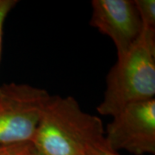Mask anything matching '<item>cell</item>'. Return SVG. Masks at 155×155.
Returning <instances> with one entry per match:
<instances>
[{
  "label": "cell",
  "mask_w": 155,
  "mask_h": 155,
  "mask_svg": "<svg viewBox=\"0 0 155 155\" xmlns=\"http://www.w3.org/2000/svg\"><path fill=\"white\" fill-rule=\"evenodd\" d=\"M87 155H120L117 152L110 148L105 142V139L104 141L93 145L87 152Z\"/></svg>",
  "instance_id": "9"
},
{
  "label": "cell",
  "mask_w": 155,
  "mask_h": 155,
  "mask_svg": "<svg viewBox=\"0 0 155 155\" xmlns=\"http://www.w3.org/2000/svg\"><path fill=\"white\" fill-rule=\"evenodd\" d=\"M91 6L90 25L113 41L117 58L123 56L144 28L134 0H93Z\"/></svg>",
  "instance_id": "5"
},
{
  "label": "cell",
  "mask_w": 155,
  "mask_h": 155,
  "mask_svg": "<svg viewBox=\"0 0 155 155\" xmlns=\"http://www.w3.org/2000/svg\"><path fill=\"white\" fill-rule=\"evenodd\" d=\"M32 151V146L28 144L0 146V155H28Z\"/></svg>",
  "instance_id": "8"
},
{
  "label": "cell",
  "mask_w": 155,
  "mask_h": 155,
  "mask_svg": "<svg viewBox=\"0 0 155 155\" xmlns=\"http://www.w3.org/2000/svg\"><path fill=\"white\" fill-rule=\"evenodd\" d=\"M104 139L112 150L135 155L155 153V99L134 103L112 117Z\"/></svg>",
  "instance_id": "4"
},
{
  "label": "cell",
  "mask_w": 155,
  "mask_h": 155,
  "mask_svg": "<svg viewBox=\"0 0 155 155\" xmlns=\"http://www.w3.org/2000/svg\"><path fill=\"white\" fill-rule=\"evenodd\" d=\"M51 96L27 84L0 86V146L31 144Z\"/></svg>",
  "instance_id": "3"
},
{
  "label": "cell",
  "mask_w": 155,
  "mask_h": 155,
  "mask_svg": "<svg viewBox=\"0 0 155 155\" xmlns=\"http://www.w3.org/2000/svg\"><path fill=\"white\" fill-rule=\"evenodd\" d=\"M104 134L99 117L84 111L74 97L51 96L31 146L35 155H87Z\"/></svg>",
  "instance_id": "1"
},
{
  "label": "cell",
  "mask_w": 155,
  "mask_h": 155,
  "mask_svg": "<svg viewBox=\"0 0 155 155\" xmlns=\"http://www.w3.org/2000/svg\"><path fill=\"white\" fill-rule=\"evenodd\" d=\"M17 0H0V57L2 49V37H3V28L4 23L8 14L17 5Z\"/></svg>",
  "instance_id": "7"
},
{
  "label": "cell",
  "mask_w": 155,
  "mask_h": 155,
  "mask_svg": "<svg viewBox=\"0 0 155 155\" xmlns=\"http://www.w3.org/2000/svg\"><path fill=\"white\" fill-rule=\"evenodd\" d=\"M134 2L143 28L155 29L154 0H134Z\"/></svg>",
  "instance_id": "6"
},
{
  "label": "cell",
  "mask_w": 155,
  "mask_h": 155,
  "mask_svg": "<svg viewBox=\"0 0 155 155\" xmlns=\"http://www.w3.org/2000/svg\"><path fill=\"white\" fill-rule=\"evenodd\" d=\"M28 155H35V153H34V151H33V148H32V151L28 153Z\"/></svg>",
  "instance_id": "10"
},
{
  "label": "cell",
  "mask_w": 155,
  "mask_h": 155,
  "mask_svg": "<svg viewBox=\"0 0 155 155\" xmlns=\"http://www.w3.org/2000/svg\"><path fill=\"white\" fill-rule=\"evenodd\" d=\"M154 96L155 29L144 28L138 41L111 67L97 110L113 117L128 104L154 99Z\"/></svg>",
  "instance_id": "2"
}]
</instances>
